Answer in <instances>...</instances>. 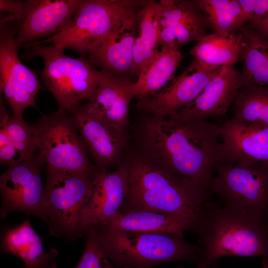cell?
Masks as SVG:
<instances>
[{"label": "cell", "mask_w": 268, "mask_h": 268, "mask_svg": "<svg viewBox=\"0 0 268 268\" xmlns=\"http://www.w3.org/2000/svg\"><path fill=\"white\" fill-rule=\"evenodd\" d=\"M127 163L128 192L119 211L177 215L192 224L193 231L212 201L210 193L188 179L156 167L141 155Z\"/></svg>", "instance_id": "obj_2"}, {"label": "cell", "mask_w": 268, "mask_h": 268, "mask_svg": "<svg viewBox=\"0 0 268 268\" xmlns=\"http://www.w3.org/2000/svg\"><path fill=\"white\" fill-rule=\"evenodd\" d=\"M84 236V249L75 268H118L110 262L99 241L95 227L90 228Z\"/></svg>", "instance_id": "obj_30"}, {"label": "cell", "mask_w": 268, "mask_h": 268, "mask_svg": "<svg viewBox=\"0 0 268 268\" xmlns=\"http://www.w3.org/2000/svg\"><path fill=\"white\" fill-rule=\"evenodd\" d=\"M133 83L103 70L95 92L82 106L108 123L126 129L129 124V105L134 98Z\"/></svg>", "instance_id": "obj_19"}, {"label": "cell", "mask_w": 268, "mask_h": 268, "mask_svg": "<svg viewBox=\"0 0 268 268\" xmlns=\"http://www.w3.org/2000/svg\"><path fill=\"white\" fill-rule=\"evenodd\" d=\"M212 268H218L217 267H216L215 265Z\"/></svg>", "instance_id": "obj_36"}, {"label": "cell", "mask_w": 268, "mask_h": 268, "mask_svg": "<svg viewBox=\"0 0 268 268\" xmlns=\"http://www.w3.org/2000/svg\"><path fill=\"white\" fill-rule=\"evenodd\" d=\"M70 113L85 147L97 165V170H107L113 166L125 146L126 129L100 119L82 105Z\"/></svg>", "instance_id": "obj_14"}, {"label": "cell", "mask_w": 268, "mask_h": 268, "mask_svg": "<svg viewBox=\"0 0 268 268\" xmlns=\"http://www.w3.org/2000/svg\"><path fill=\"white\" fill-rule=\"evenodd\" d=\"M156 18L159 29L178 24L186 27L203 36L208 25L197 0L157 1Z\"/></svg>", "instance_id": "obj_26"}, {"label": "cell", "mask_w": 268, "mask_h": 268, "mask_svg": "<svg viewBox=\"0 0 268 268\" xmlns=\"http://www.w3.org/2000/svg\"><path fill=\"white\" fill-rule=\"evenodd\" d=\"M183 56L176 44L163 46L133 83L134 97L139 99L161 90L173 78Z\"/></svg>", "instance_id": "obj_23"}, {"label": "cell", "mask_w": 268, "mask_h": 268, "mask_svg": "<svg viewBox=\"0 0 268 268\" xmlns=\"http://www.w3.org/2000/svg\"><path fill=\"white\" fill-rule=\"evenodd\" d=\"M26 5V1L15 0H0V12H7L8 14L0 19V24L11 21L19 22L21 20Z\"/></svg>", "instance_id": "obj_33"}, {"label": "cell", "mask_w": 268, "mask_h": 268, "mask_svg": "<svg viewBox=\"0 0 268 268\" xmlns=\"http://www.w3.org/2000/svg\"><path fill=\"white\" fill-rule=\"evenodd\" d=\"M99 224L111 231L165 233L182 237L185 231H192L193 228L192 224L182 217L147 211L123 212L119 210Z\"/></svg>", "instance_id": "obj_21"}, {"label": "cell", "mask_w": 268, "mask_h": 268, "mask_svg": "<svg viewBox=\"0 0 268 268\" xmlns=\"http://www.w3.org/2000/svg\"><path fill=\"white\" fill-rule=\"evenodd\" d=\"M239 73L233 65L221 67L193 101L171 116L189 121L206 120L224 115L233 102L239 89Z\"/></svg>", "instance_id": "obj_18"}, {"label": "cell", "mask_w": 268, "mask_h": 268, "mask_svg": "<svg viewBox=\"0 0 268 268\" xmlns=\"http://www.w3.org/2000/svg\"><path fill=\"white\" fill-rule=\"evenodd\" d=\"M233 119L255 126L268 127V86L239 88L233 101Z\"/></svg>", "instance_id": "obj_27"}, {"label": "cell", "mask_w": 268, "mask_h": 268, "mask_svg": "<svg viewBox=\"0 0 268 268\" xmlns=\"http://www.w3.org/2000/svg\"><path fill=\"white\" fill-rule=\"evenodd\" d=\"M242 35L239 31L228 34L213 32L197 41L191 55L201 66L216 68L239 61Z\"/></svg>", "instance_id": "obj_24"}, {"label": "cell", "mask_w": 268, "mask_h": 268, "mask_svg": "<svg viewBox=\"0 0 268 268\" xmlns=\"http://www.w3.org/2000/svg\"><path fill=\"white\" fill-rule=\"evenodd\" d=\"M144 1L82 0L65 26L48 38L30 43L69 49L86 58L119 24L140 11Z\"/></svg>", "instance_id": "obj_5"}, {"label": "cell", "mask_w": 268, "mask_h": 268, "mask_svg": "<svg viewBox=\"0 0 268 268\" xmlns=\"http://www.w3.org/2000/svg\"><path fill=\"white\" fill-rule=\"evenodd\" d=\"M246 22L253 23L268 15V0H238Z\"/></svg>", "instance_id": "obj_32"}, {"label": "cell", "mask_w": 268, "mask_h": 268, "mask_svg": "<svg viewBox=\"0 0 268 268\" xmlns=\"http://www.w3.org/2000/svg\"><path fill=\"white\" fill-rule=\"evenodd\" d=\"M17 21L0 24V89L13 115L23 117L28 107L37 108L35 96L42 88L36 74L25 66L15 42Z\"/></svg>", "instance_id": "obj_10"}, {"label": "cell", "mask_w": 268, "mask_h": 268, "mask_svg": "<svg viewBox=\"0 0 268 268\" xmlns=\"http://www.w3.org/2000/svg\"><path fill=\"white\" fill-rule=\"evenodd\" d=\"M242 35L239 61V88L257 85L268 86V39L247 22L239 30Z\"/></svg>", "instance_id": "obj_22"}, {"label": "cell", "mask_w": 268, "mask_h": 268, "mask_svg": "<svg viewBox=\"0 0 268 268\" xmlns=\"http://www.w3.org/2000/svg\"><path fill=\"white\" fill-rule=\"evenodd\" d=\"M176 268H185L183 266L180 265V266H179L177 267Z\"/></svg>", "instance_id": "obj_35"}, {"label": "cell", "mask_w": 268, "mask_h": 268, "mask_svg": "<svg viewBox=\"0 0 268 268\" xmlns=\"http://www.w3.org/2000/svg\"><path fill=\"white\" fill-rule=\"evenodd\" d=\"M38 157L47 169L95 175L71 113L58 110L34 125Z\"/></svg>", "instance_id": "obj_9"}, {"label": "cell", "mask_w": 268, "mask_h": 268, "mask_svg": "<svg viewBox=\"0 0 268 268\" xmlns=\"http://www.w3.org/2000/svg\"><path fill=\"white\" fill-rule=\"evenodd\" d=\"M0 161L9 166L23 161L21 155L16 149L5 127V116L7 114L2 101L0 100Z\"/></svg>", "instance_id": "obj_31"}, {"label": "cell", "mask_w": 268, "mask_h": 268, "mask_svg": "<svg viewBox=\"0 0 268 268\" xmlns=\"http://www.w3.org/2000/svg\"><path fill=\"white\" fill-rule=\"evenodd\" d=\"M220 131L229 162L249 168L268 163V127L231 119L220 126Z\"/></svg>", "instance_id": "obj_17"}, {"label": "cell", "mask_w": 268, "mask_h": 268, "mask_svg": "<svg viewBox=\"0 0 268 268\" xmlns=\"http://www.w3.org/2000/svg\"><path fill=\"white\" fill-rule=\"evenodd\" d=\"M141 10L119 24L88 54L87 61L94 67L118 77L124 78L126 74H131Z\"/></svg>", "instance_id": "obj_16"}, {"label": "cell", "mask_w": 268, "mask_h": 268, "mask_svg": "<svg viewBox=\"0 0 268 268\" xmlns=\"http://www.w3.org/2000/svg\"><path fill=\"white\" fill-rule=\"evenodd\" d=\"M95 175L47 169L43 221L50 235L69 241L82 237L81 213Z\"/></svg>", "instance_id": "obj_7"}, {"label": "cell", "mask_w": 268, "mask_h": 268, "mask_svg": "<svg viewBox=\"0 0 268 268\" xmlns=\"http://www.w3.org/2000/svg\"><path fill=\"white\" fill-rule=\"evenodd\" d=\"M157 1L146 0L140 13L138 32L133 48L131 74L138 76L157 53L159 27L156 18Z\"/></svg>", "instance_id": "obj_25"}, {"label": "cell", "mask_w": 268, "mask_h": 268, "mask_svg": "<svg viewBox=\"0 0 268 268\" xmlns=\"http://www.w3.org/2000/svg\"><path fill=\"white\" fill-rule=\"evenodd\" d=\"M23 58L30 60L41 57L44 62L42 79L59 105V110L73 111L83 99L95 92L102 75L86 58H73L64 54V49L50 45L28 43Z\"/></svg>", "instance_id": "obj_6"}, {"label": "cell", "mask_w": 268, "mask_h": 268, "mask_svg": "<svg viewBox=\"0 0 268 268\" xmlns=\"http://www.w3.org/2000/svg\"><path fill=\"white\" fill-rule=\"evenodd\" d=\"M129 188L127 163L114 171H97L92 183L90 194L82 209L80 230L82 237L88 230L107 221L119 211Z\"/></svg>", "instance_id": "obj_13"}, {"label": "cell", "mask_w": 268, "mask_h": 268, "mask_svg": "<svg viewBox=\"0 0 268 268\" xmlns=\"http://www.w3.org/2000/svg\"><path fill=\"white\" fill-rule=\"evenodd\" d=\"M214 171L209 191L222 207L268 222V163L249 168L227 162Z\"/></svg>", "instance_id": "obj_8"}, {"label": "cell", "mask_w": 268, "mask_h": 268, "mask_svg": "<svg viewBox=\"0 0 268 268\" xmlns=\"http://www.w3.org/2000/svg\"><path fill=\"white\" fill-rule=\"evenodd\" d=\"M208 25L214 32L239 31L247 22L238 0H197Z\"/></svg>", "instance_id": "obj_28"}, {"label": "cell", "mask_w": 268, "mask_h": 268, "mask_svg": "<svg viewBox=\"0 0 268 268\" xmlns=\"http://www.w3.org/2000/svg\"><path fill=\"white\" fill-rule=\"evenodd\" d=\"M44 164L34 155L9 166L0 177L1 209L3 219L20 212L44 220V190L41 179Z\"/></svg>", "instance_id": "obj_11"}, {"label": "cell", "mask_w": 268, "mask_h": 268, "mask_svg": "<svg viewBox=\"0 0 268 268\" xmlns=\"http://www.w3.org/2000/svg\"><path fill=\"white\" fill-rule=\"evenodd\" d=\"M249 23L263 36L268 39V15L260 20Z\"/></svg>", "instance_id": "obj_34"}, {"label": "cell", "mask_w": 268, "mask_h": 268, "mask_svg": "<svg viewBox=\"0 0 268 268\" xmlns=\"http://www.w3.org/2000/svg\"><path fill=\"white\" fill-rule=\"evenodd\" d=\"M1 250L22 260L25 268H57V250L53 248L48 252L44 251L42 238L28 219L4 230Z\"/></svg>", "instance_id": "obj_20"}, {"label": "cell", "mask_w": 268, "mask_h": 268, "mask_svg": "<svg viewBox=\"0 0 268 268\" xmlns=\"http://www.w3.org/2000/svg\"><path fill=\"white\" fill-rule=\"evenodd\" d=\"M220 68L205 67L193 59L169 85L152 95L139 99L137 106L156 119L172 115L193 101Z\"/></svg>", "instance_id": "obj_12"}, {"label": "cell", "mask_w": 268, "mask_h": 268, "mask_svg": "<svg viewBox=\"0 0 268 268\" xmlns=\"http://www.w3.org/2000/svg\"><path fill=\"white\" fill-rule=\"evenodd\" d=\"M193 232L198 235L197 268H212L228 256L259 257L268 268V222L230 211L211 201Z\"/></svg>", "instance_id": "obj_3"}, {"label": "cell", "mask_w": 268, "mask_h": 268, "mask_svg": "<svg viewBox=\"0 0 268 268\" xmlns=\"http://www.w3.org/2000/svg\"><path fill=\"white\" fill-rule=\"evenodd\" d=\"M220 126L206 120L151 117L139 134L141 156L156 167L188 179L209 192L215 168L229 162Z\"/></svg>", "instance_id": "obj_1"}, {"label": "cell", "mask_w": 268, "mask_h": 268, "mask_svg": "<svg viewBox=\"0 0 268 268\" xmlns=\"http://www.w3.org/2000/svg\"><path fill=\"white\" fill-rule=\"evenodd\" d=\"M82 0H28L15 37L18 47L48 38L65 26Z\"/></svg>", "instance_id": "obj_15"}, {"label": "cell", "mask_w": 268, "mask_h": 268, "mask_svg": "<svg viewBox=\"0 0 268 268\" xmlns=\"http://www.w3.org/2000/svg\"><path fill=\"white\" fill-rule=\"evenodd\" d=\"M95 227L99 241L109 259L118 268H151L172 262L197 264L198 245L184 237L156 233L111 231L100 224Z\"/></svg>", "instance_id": "obj_4"}, {"label": "cell", "mask_w": 268, "mask_h": 268, "mask_svg": "<svg viewBox=\"0 0 268 268\" xmlns=\"http://www.w3.org/2000/svg\"><path fill=\"white\" fill-rule=\"evenodd\" d=\"M7 133L23 161L34 155L38 149V140L35 126L26 123L23 117L5 116Z\"/></svg>", "instance_id": "obj_29"}]
</instances>
